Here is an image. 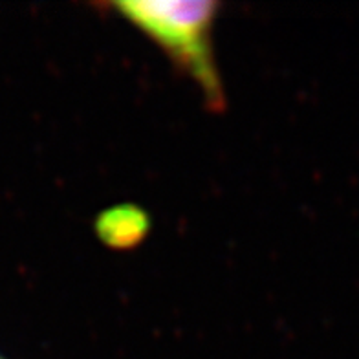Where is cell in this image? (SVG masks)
Listing matches in <instances>:
<instances>
[{"mask_svg": "<svg viewBox=\"0 0 359 359\" xmlns=\"http://www.w3.org/2000/svg\"><path fill=\"white\" fill-rule=\"evenodd\" d=\"M95 231L107 246L127 250L145 238L149 233V217L136 205H118L97 218Z\"/></svg>", "mask_w": 359, "mask_h": 359, "instance_id": "7a4b0ae2", "label": "cell"}, {"mask_svg": "<svg viewBox=\"0 0 359 359\" xmlns=\"http://www.w3.org/2000/svg\"><path fill=\"white\" fill-rule=\"evenodd\" d=\"M112 8L151 39L196 83L209 109L226 104L213 53L217 2H116Z\"/></svg>", "mask_w": 359, "mask_h": 359, "instance_id": "6da1fadb", "label": "cell"}, {"mask_svg": "<svg viewBox=\"0 0 359 359\" xmlns=\"http://www.w3.org/2000/svg\"><path fill=\"white\" fill-rule=\"evenodd\" d=\"M0 359H4V358H0Z\"/></svg>", "mask_w": 359, "mask_h": 359, "instance_id": "3957f363", "label": "cell"}]
</instances>
